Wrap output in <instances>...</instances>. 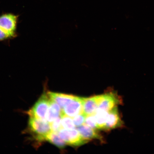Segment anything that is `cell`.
I'll list each match as a JSON object with an SVG mask.
<instances>
[{
	"instance_id": "obj_6",
	"label": "cell",
	"mask_w": 154,
	"mask_h": 154,
	"mask_svg": "<svg viewBox=\"0 0 154 154\" xmlns=\"http://www.w3.org/2000/svg\"><path fill=\"white\" fill-rule=\"evenodd\" d=\"M84 97H78L70 102L63 108L62 114L67 116L74 117L76 116L83 113Z\"/></svg>"
},
{
	"instance_id": "obj_12",
	"label": "cell",
	"mask_w": 154,
	"mask_h": 154,
	"mask_svg": "<svg viewBox=\"0 0 154 154\" xmlns=\"http://www.w3.org/2000/svg\"><path fill=\"white\" fill-rule=\"evenodd\" d=\"M109 112L106 111L101 109H97L94 113L98 129L104 130L106 123L108 117Z\"/></svg>"
},
{
	"instance_id": "obj_3",
	"label": "cell",
	"mask_w": 154,
	"mask_h": 154,
	"mask_svg": "<svg viewBox=\"0 0 154 154\" xmlns=\"http://www.w3.org/2000/svg\"><path fill=\"white\" fill-rule=\"evenodd\" d=\"M57 134L67 145L79 146L89 142L82 137L76 128L72 129L62 128Z\"/></svg>"
},
{
	"instance_id": "obj_8",
	"label": "cell",
	"mask_w": 154,
	"mask_h": 154,
	"mask_svg": "<svg viewBox=\"0 0 154 154\" xmlns=\"http://www.w3.org/2000/svg\"><path fill=\"white\" fill-rule=\"evenodd\" d=\"M122 124L117 107H116L109 112L104 130L109 131L120 128Z\"/></svg>"
},
{
	"instance_id": "obj_10",
	"label": "cell",
	"mask_w": 154,
	"mask_h": 154,
	"mask_svg": "<svg viewBox=\"0 0 154 154\" xmlns=\"http://www.w3.org/2000/svg\"><path fill=\"white\" fill-rule=\"evenodd\" d=\"M76 128L82 137L88 141L93 139L99 140L101 141L103 140V137L97 131V130L85 125H82Z\"/></svg>"
},
{
	"instance_id": "obj_11",
	"label": "cell",
	"mask_w": 154,
	"mask_h": 154,
	"mask_svg": "<svg viewBox=\"0 0 154 154\" xmlns=\"http://www.w3.org/2000/svg\"><path fill=\"white\" fill-rule=\"evenodd\" d=\"M61 114L62 109L60 107L51 99L49 106L46 115L45 120L51 123L57 117L61 116Z\"/></svg>"
},
{
	"instance_id": "obj_2",
	"label": "cell",
	"mask_w": 154,
	"mask_h": 154,
	"mask_svg": "<svg viewBox=\"0 0 154 154\" xmlns=\"http://www.w3.org/2000/svg\"><path fill=\"white\" fill-rule=\"evenodd\" d=\"M50 101L48 92H44L31 109L27 112V114L29 117L45 120Z\"/></svg>"
},
{
	"instance_id": "obj_13",
	"label": "cell",
	"mask_w": 154,
	"mask_h": 154,
	"mask_svg": "<svg viewBox=\"0 0 154 154\" xmlns=\"http://www.w3.org/2000/svg\"><path fill=\"white\" fill-rule=\"evenodd\" d=\"M45 141L49 142L60 149H64L66 145L64 140L60 137L57 133L52 131L50 132L46 136Z\"/></svg>"
},
{
	"instance_id": "obj_17",
	"label": "cell",
	"mask_w": 154,
	"mask_h": 154,
	"mask_svg": "<svg viewBox=\"0 0 154 154\" xmlns=\"http://www.w3.org/2000/svg\"><path fill=\"white\" fill-rule=\"evenodd\" d=\"M86 116L84 113H82L73 117L72 120L75 126L78 127L84 124Z\"/></svg>"
},
{
	"instance_id": "obj_7",
	"label": "cell",
	"mask_w": 154,
	"mask_h": 154,
	"mask_svg": "<svg viewBox=\"0 0 154 154\" xmlns=\"http://www.w3.org/2000/svg\"><path fill=\"white\" fill-rule=\"evenodd\" d=\"M103 95L84 97L83 113L87 116L94 115L101 101Z\"/></svg>"
},
{
	"instance_id": "obj_5",
	"label": "cell",
	"mask_w": 154,
	"mask_h": 154,
	"mask_svg": "<svg viewBox=\"0 0 154 154\" xmlns=\"http://www.w3.org/2000/svg\"><path fill=\"white\" fill-rule=\"evenodd\" d=\"M121 100L120 97L114 92H110L103 94L102 100L98 109L109 112L120 104Z\"/></svg>"
},
{
	"instance_id": "obj_1",
	"label": "cell",
	"mask_w": 154,
	"mask_h": 154,
	"mask_svg": "<svg viewBox=\"0 0 154 154\" xmlns=\"http://www.w3.org/2000/svg\"><path fill=\"white\" fill-rule=\"evenodd\" d=\"M26 132L36 142L45 141L46 136L52 131L50 123L46 120L30 117Z\"/></svg>"
},
{
	"instance_id": "obj_4",
	"label": "cell",
	"mask_w": 154,
	"mask_h": 154,
	"mask_svg": "<svg viewBox=\"0 0 154 154\" xmlns=\"http://www.w3.org/2000/svg\"><path fill=\"white\" fill-rule=\"evenodd\" d=\"M18 18V15L11 13L0 15V28L13 38L16 37Z\"/></svg>"
},
{
	"instance_id": "obj_14",
	"label": "cell",
	"mask_w": 154,
	"mask_h": 154,
	"mask_svg": "<svg viewBox=\"0 0 154 154\" xmlns=\"http://www.w3.org/2000/svg\"><path fill=\"white\" fill-rule=\"evenodd\" d=\"M62 128L66 129H72L76 128L72 117L65 115H61Z\"/></svg>"
},
{
	"instance_id": "obj_16",
	"label": "cell",
	"mask_w": 154,
	"mask_h": 154,
	"mask_svg": "<svg viewBox=\"0 0 154 154\" xmlns=\"http://www.w3.org/2000/svg\"><path fill=\"white\" fill-rule=\"evenodd\" d=\"M61 121V116L55 119L52 122L50 123L52 131L57 133L62 128Z\"/></svg>"
},
{
	"instance_id": "obj_18",
	"label": "cell",
	"mask_w": 154,
	"mask_h": 154,
	"mask_svg": "<svg viewBox=\"0 0 154 154\" xmlns=\"http://www.w3.org/2000/svg\"><path fill=\"white\" fill-rule=\"evenodd\" d=\"M13 38L12 36L0 28V42L6 41Z\"/></svg>"
},
{
	"instance_id": "obj_9",
	"label": "cell",
	"mask_w": 154,
	"mask_h": 154,
	"mask_svg": "<svg viewBox=\"0 0 154 154\" xmlns=\"http://www.w3.org/2000/svg\"><path fill=\"white\" fill-rule=\"evenodd\" d=\"M48 94L50 98L58 104L62 110L65 106L77 97L74 95L51 92H48Z\"/></svg>"
},
{
	"instance_id": "obj_15",
	"label": "cell",
	"mask_w": 154,
	"mask_h": 154,
	"mask_svg": "<svg viewBox=\"0 0 154 154\" xmlns=\"http://www.w3.org/2000/svg\"><path fill=\"white\" fill-rule=\"evenodd\" d=\"M84 124L94 129L98 130L97 125L94 115L87 116Z\"/></svg>"
}]
</instances>
